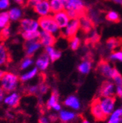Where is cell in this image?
<instances>
[{"instance_id": "83f0119b", "label": "cell", "mask_w": 122, "mask_h": 123, "mask_svg": "<svg viewBox=\"0 0 122 123\" xmlns=\"http://www.w3.org/2000/svg\"><path fill=\"white\" fill-rule=\"evenodd\" d=\"M75 117H76V115L75 113L68 111L63 110V111H61L59 113V119L63 122H70V121L74 119L75 118Z\"/></svg>"}, {"instance_id": "e575fe53", "label": "cell", "mask_w": 122, "mask_h": 123, "mask_svg": "<svg viewBox=\"0 0 122 123\" xmlns=\"http://www.w3.org/2000/svg\"><path fill=\"white\" fill-rule=\"evenodd\" d=\"M34 62V61L32 59V57H29V56H26L24 59H23V61L21 62V70H25L28 68H29L31 66Z\"/></svg>"}, {"instance_id": "ee69618b", "label": "cell", "mask_w": 122, "mask_h": 123, "mask_svg": "<svg viewBox=\"0 0 122 123\" xmlns=\"http://www.w3.org/2000/svg\"><path fill=\"white\" fill-rule=\"evenodd\" d=\"M49 119H50L51 122H56V121L58 119V117H57V116L55 115V114H51V115L49 116Z\"/></svg>"}, {"instance_id": "bcb514c9", "label": "cell", "mask_w": 122, "mask_h": 123, "mask_svg": "<svg viewBox=\"0 0 122 123\" xmlns=\"http://www.w3.org/2000/svg\"><path fill=\"white\" fill-rule=\"evenodd\" d=\"M53 109L55 110V111H60L61 110V105L59 103H57L56 105H55L53 106Z\"/></svg>"}, {"instance_id": "7a4b0ae2", "label": "cell", "mask_w": 122, "mask_h": 123, "mask_svg": "<svg viewBox=\"0 0 122 123\" xmlns=\"http://www.w3.org/2000/svg\"><path fill=\"white\" fill-rule=\"evenodd\" d=\"M18 81L19 79L16 74L10 72H5L0 81L2 85L1 87L7 93H12V92L16 89Z\"/></svg>"}, {"instance_id": "b9f144b4", "label": "cell", "mask_w": 122, "mask_h": 123, "mask_svg": "<svg viewBox=\"0 0 122 123\" xmlns=\"http://www.w3.org/2000/svg\"><path fill=\"white\" fill-rule=\"evenodd\" d=\"M5 92L4 89L2 87H0V103H2L5 99Z\"/></svg>"}, {"instance_id": "6da1fadb", "label": "cell", "mask_w": 122, "mask_h": 123, "mask_svg": "<svg viewBox=\"0 0 122 123\" xmlns=\"http://www.w3.org/2000/svg\"><path fill=\"white\" fill-rule=\"evenodd\" d=\"M38 23L41 31L49 32L55 36L59 35L61 32V29L54 21L52 15L45 17H40L38 19Z\"/></svg>"}, {"instance_id": "60d3db41", "label": "cell", "mask_w": 122, "mask_h": 123, "mask_svg": "<svg viewBox=\"0 0 122 123\" xmlns=\"http://www.w3.org/2000/svg\"><path fill=\"white\" fill-rule=\"evenodd\" d=\"M116 95L118 98L122 99V87L117 86L116 88Z\"/></svg>"}, {"instance_id": "7dc6e473", "label": "cell", "mask_w": 122, "mask_h": 123, "mask_svg": "<svg viewBox=\"0 0 122 123\" xmlns=\"http://www.w3.org/2000/svg\"><path fill=\"white\" fill-rule=\"evenodd\" d=\"M111 1L116 4H118V5H120L122 6V0H111Z\"/></svg>"}, {"instance_id": "f907efd6", "label": "cell", "mask_w": 122, "mask_h": 123, "mask_svg": "<svg viewBox=\"0 0 122 123\" xmlns=\"http://www.w3.org/2000/svg\"><path fill=\"white\" fill-rule=\"evenodd\" d=\"M0 30H1V28H0Z\"/></svg>"}, {"instance_id": "4fadbf2b", "label": "cell", "mask_w": 122, "mask_h": 123, "mask_svg": "<svg viewBox=\"0 0 122 123\" xmlns=\"http://www.w3.org/2000/svg\"><path fill=\"white\" fill-rule=\"evenodd\" d=\"M114 89H115V86L112 82L109 81H105L102 82V84L100 86V89H99L100 96L102 98L114 97Z\"/></svg>"}, {"instance_id": "277c9868", "label": "cell", "mask_w": 122, "mask_h": 123, "mask_svg": "<svg viewBox=\"0 0 122 123\" xmlns=\"http://www.w3.org/2000/svg\"><path fill=\"white\" fill-rule=\"evenodd\" d=\"M63 32L62 34L68 40L76 36L78 31L80 30V21L78 18L71 19L67 26L62 29Z\"/></svg>"}, {"instance_id": "52a82bcc", "label": "cell", "mask_w": 122, "mask_h": 123, "mask_svg": "<svg viewBox=\"0 0 122 123\" xmlns=\"http://www.w3.org/2000/svg\"><path fill=\"white\" fill-rule=\"evenodd\" d=\"M33 10L40 17H45L52 15L49 0H42L33 7Z\"/></svg>"}, {"instance_id": "cb8c5ba5", "label": "cell", "mask_w": 122, "mask_h": 123, "mask_svg": "<svg viewBox=\"0 0 122 123\" xmlns=\"http://www.w3.org/2000/svg\"><path fill=\"white\" fill-rule=\"evenodd\" d=\"M21 35L25 41H30L39 40L40 35V31H33V32H21Z\"/></svg>"}, {"instance_id": "d6a6232c", "label": "cell", "mask_w": 122, "mask_h": 123, "mask_svg": "<svg viewBox=\"0 0 122 123\" xmlns=\"http://www.w3.org/2000/svg\"><path fill=\"white\" fill-rule=\"evenodd\" d=\"M115 81V84H116V86H121L122 87V75L120 74V73L118 71L116 68H115L113 75V79Z\"/></svg>"}, {"instance_id": "f546056e", "label": "cell", "mask_w": 122, "mask_h": 123, "mask_svg": "<svg viewBox=\"0 0 122 123\" xmlns=\"http://www.w3.org/2000/svg\"><path fill=\"white\" fill-rule=\"evenodd\" d=\"M105 19L110 22L118 23L120 21V16H119V14L117 12L114 10H110L106 13Z\"/></svg>"}, {"instance_id": "30bf717a", "label": "cell", "mask_w": 122, "mask_h": 123, "mask_svg": "<svg viewBox=\"0 0 122 123\" xmlns=\"http://www.w3.org/2000/svg\"><path fill=\"white\" fill-rule=\"evenodd\" d=\"M97 69L101 75L108 79H113L115 68H113L108 61L101 59L98 64Z\"/></svg>"}, {"instance_id": "ac0fdd59", "label": "cell", "mask_w": 122, "mask_h": 123, "mask_svg": "<svg viewBox=\"0 0 122 123\" xmlns=\"http://www.w3.org/2000/svg\"><path fill=\"white\" fill-rule=\"evenodd\" d=\"M8 14L12 21H18L22 18L23 16V11L18 7H13L10 8L8 11Z\"/></svg>"}, {"instance_id": "f1b7e54d", "label": "cell", "mask_w": 122, "mask_h": 123, "mask_svg": "<svg viewBox=\"0 0 122 123\" xmlns=\"http://www.w3.org/2000/svg\"><path fill=\"white\" fill-rule=\"evenodd\" d=\"M37 72H38V69L37 68V67H35L33 69H32L31 70H29V72L23 74L20 77V80L22 82H26L30 79H33L35 76H36V75L37 74Z\"/></svg>"}, {"instance_id": "d6986e66", "label": "cell", "mask_w": 122, "mask_h": 123, "mask_svg": "<svg viewBox=\"0 0 122 123\" xmlns=\"http://www.w3.org/2000/svg\"><path fill=\"white\" fill-rule=\"evenodd\" d=\"M45 52L48 54V56L50 58V60L52 62H54L55 61L58 60L62 56V51L56 50L53 48V46H48V47H45Z\"/></svg>"}, {"instance_id": "836d02e7", "label": "cell", "mask_w": 122, "mask_h": 123, "mask_svg": "<svg viewBox=\"0 0 122 123\" xmlns=\"http://www.w3.org/2000/svg\"><path fill=\"white\" fill-rule=\"evenodd\" d=\"M11 32L10 29V26L5 27L0 30V40H6L10 36Z\"/></svg>"}, {"instance_id": "74e56055", "label": "cell", "mask_w": 122, "mask_h": 123, "mask_svg": "<svg viewBox=\"0 0 122 123\" xmlns=\"http://www.w3.org/2000/svg\"><path fill=\"white\" fill-rule=\"evenodd\" d=\"M10 5V0H0V12L5 11Z\"/></svg>"}, {"instance_id": "1f68e13d", "label": "cell", "mask_w": 122, "mask_h": 123, "mask_svg": "<svg viewBox=\"0 0 122 123\" xmlns=\"http://www.w3.org/2000/svg\"><path fill=\"white\" fill-rule=\"evenodd\" d=\"M69 41H70V47L72 51H77L79 49L81 43V40L78 37L75 36L71 38L70 40H69Z\"/></svg>"}, {"instance_id": "f6af8a7d", "label": "cell", "mask_w": 122, "mask_h": 123, "mask_svg": "<svg viewBox=\"0 0 122 123\" xmlns=\"http://www.w3.org/2000/svg\"><path fill=\"white\" fill-rule=\"evenodd\" d=\"M15 2H16L19 5H26V0H14Z\"/></svg>"}, {"instance_id": "8d00e7d4", "label": "cell", "mask_w": 122, "mask_h": 123, "mask_svg": "<svg viewBox=\"0 0 122 123\" xmlns=\"http://www.w3.org/2000/svg\"><path fill=\"white\" fill-rule=\"evenodd\" d=\"M27 93L29 95H35L37 94L39 92V85H35V86H29L26 89Z\"/></svg>"}, {"instance_id": "d4e9b609", "label": "cell", "mask_w": 122, "mask_h": 123, "mask_svg": "<svg viewBox=\"0 0 122 123\" xmlns=\"http://www.w3.org/2000/svg\"><path fill=\"white\" fill-rule=\"evenodd\" d=\"M91 66H92V62H91V60L85 59L78 65V70L81 73L86 75L90 72L91 69Z\"/></svg>"}, {"instance_id": "f35d334b", "label": "cell", "mask_w": 122, "mask_h": 123, "mask_svg": "<svg viewBox=\"0 0 122 123\" xmlns=\"http://www.w3.org/2000/svg\"><path fill=\"white\" fill-rule=\"evenodd\" d=\"M48 90V86L45 84H42L39 85V92L42 94H45L47 93V92Z\"/></svg>"}, {"instance_id": "4dcf8cb0", "label": "cell", "mask_w": 122, "mask_h": 123, "mask_svg": "<svg viewBox=\"0 0 122 123\" xmlns=\"http://www.w3.org/2000/svg\"><path fill=\"white\" fill-rule=\"evenodd\" d=\"M89 34H90V36L86 40V41H88L86 43H88V44L91 43V44H92V45H94L95 43L99 42V40L100 39V35H99V34L97 32L96 30L93 29Z\"/></svg>"}, {"instance_id": "2e32d148", "label": "cell", "mask_w": 122, "mask_h": 123, "mask_svg": "<svg viewBox=\"0 0 122 123\" xmlns=\"http://www.w3.org/2000/svg\"><path fill=\"white\" fill-rule=\"evenodd\" d=\"M10 61V54L7 48L2 43H0V68L7 65Z\"/></svg>"}, {"instance_id": "ffe728a7", "label": "cell", "mask_w": 122, "mask_h": 123, "mask_svg": "<svg viewBox=\"0 0 122 123\" xmlns=\"http://www.w3.org/2000/svg\"><path fill=\"white\" fill-rule=\"evenodd\" d=\"M64 104L68 107L72 108V109L75 110H79L81 108V103L79 100L78 99L77 97H75L74 95H70L67 97L65 99Z\"/></svg>"}, {"instance_id": "c3c4849f", "label": "cell", "mask_w": 122, "mask_h": 123, "mask_svg": "<svg viewBox=\"0 0 122 123\" xmlns=\"http://www.w3.org/2000/svg\"><path fill=\"white\" fill-rule=\"evenodd\" d=\"M5 73V71H3V70H0V81H1L2 78L3 77V75H4Z\"/></svg>"}, {"instance_id": "681fc988", "label": "cell", "mask_w": 122, "mask_h": 123, "mask_svg": "<svg viewBox=\"0 0 122 123\" xmlns=\"http://www.w3.org/2000/svg\"><path fill=\"white\" fill-rule=\"evenodd\" d=\"M81 123H90L88 120H86V119H83V121H82V122Z\"/></svg>"}, {"instance_id": "7c38bea8", "label": "cell", "mask_w": 122, "mask_h": 123, "mask_svg": "<svg viewBox=\"0 0 122 123\" xmlns=\"http://www.w3.org/2000/svg\"><path fill=\"white\" fill-rule=\"evenodd\" d=\"M57 38L55 35L45 32V31H40V35L39 37V41L41 45L44 47H48V46H53L56 43Z\"/></svg>"}, {"instance_id": "44dd1931", "label": "cell", "mask_w": 122, "mask_h": 123, "mask_svg": "<svg viewBox=\"0 0 122 123\" xmlns=\"http://www.w3.org/2000/svg\"><path fill=\"white\" fill-rule=\"evenodd\" d=\"M122 46V38L110 37L106 40V47L110 51H113Z\"/></svg>"}, {"instance_id": "ba28073f", "label": "cell", "mask_w": 122, "mask_h": 123, "mask_svg": "<svg viewBox=\"0 0 122 123\" xmlns=\"http://www.w3.org/2000/svg\"><path fill=\"white\" fill-rule=\"evenodd\" d=\"M52 15H53L54 21H56V24L58 25V26L59 27L61 30L64 29L71 20L70 18L69 17L67 12L64 10L60 12H56V13H53L52 14Z\"/></svg>"}, {"instance_id": "7402d4cb", "label": "cell", "mask_w": 122, "mask_h": 123, "mask_svg": "<svg viewBox=\"0 0 122 123\" xmlns=\"http://www.w3.org/2000/svg\"><path fill=\"white\" fill-rule=\"evenodd\" d=\"M52 14L64 10V0H49Z\"/></svg>"}, {"instance_id": "e0dca14e", "label": "cell", "mask_w": 122, "mask_h": 123, "mask_svg": "<svg viewBox=\"0 0 122 123\" xmlns=\"http://www.w3.org/2000/svg\"><path fill=\"white\" fill-rule=\"evenodd\" d=\"M20 99L21 97L18 93L12 92V93H11L4 99V102L5 104L8 105L9 106H11L12 108H16L19 105Z\"/></svg>"}, {"instance_id": "484cf974", "label": "cell", "mask_w": 122, "mask_h": 123, "mask_svg": "<svg viewBox=\"0 0 122 123\" xmlns=\"http://www.w3.org/2000/svg\"><path fill=\"white\" fill-rule=\"evenodd\" d=\"M58 98H59V95H58V92L56 89L53 90L51 97L49 98L48 102H47V108L48 109H53V106L58 103Z\"/></svg>"}, {"instance_id": "8992f818", "label": "cell", "mask_w": 122, "mask_h": 123, "mask_svg": "<svg viewBox=\"0 0 122 123\" xmlns=\"http://www.w3.org/2000/svg\"><path fill=\"white\" fill-rule=\"evenodd\" d=\"M91 112L93 115L94 118L97 122H103L105 121L108 117L105 116L103 113L102 108L100 105V99L95 98L92 100L91 104Z\"/></svg>"}, {"instance_id": "9c48e42d", "label": "cell", "mask_w": 122, "mask_h": 123, "mask_svg": "<svg viewBox=\"0 0 122 123\" xmlns=\"http://www.w3.org/2000/svg\"><path fill=\"white\" fill-rule=\"evenodd\" d=\"M116 103L115 97L110 98H103V99L100 100V105L102 110L105 116L109 117L113 111Z\"/></svg>"}, {"instance_id": "5bb4252c", "label": "cell", "mask_w": 122, "mask_h": 123, "mask_svg": "<svg viewBox=\"0 0 122 123\" xmlns=\"http://www.w3.org/2000/svg\"><path fill=\"white\" fill-rule=\"evenodd\" d=\"M80 29H81L85 34H89L94 28V24L92 22L86 15H84L83 16L80 17Z\"/></svg>"}, {"instance_id": "9a60e30c", "label": "cell", "mask_w": 122, "mask_h": 123, "mask_svg": "<svg viewBox=\"0 0 122 123\" xmlns=\"http://www.w3.org/2000/svg\"><path fill=\"white\" fill-rule=\"evenodd\" d=\"M50 62L51 60L48 54L45 52H43L36 60V67L38 70L44 71L48 68Z\"/></svg>"}, {"instance_id": "8fae6325", "label": "cell", "mask_w": 122, "mask_h": 123, "mask_svg": "<svg viewBox=\"0 0 122 123\" xmlns=\"http://www.w3.org/2000/svg\"><path fill=\"white\" fill-rule=\"evenodd\" d=\"M41 46L42 45L39 40L25 41L23 45V49L26 56L32 57L41 48Z\"/></svg>"}, {"instance_id": "603a6c76", "label": "cell", "mask_w": 122, "mask_h": 123, "mask_svg": "<svg viewBox=\"0 0 122 123\" xmlns=\"http://www.w3.org/2000/svg\"><path fill=\"white\" fill-rule=\"evenodd\" d=\"M87 16L92 21V22L95 24H98L100 22V15L99 13V12L94 9V8H87L86 10V14Z\"/></svg>"}, {"instance_id": "3957f363", "label": "cell", "mask_w": 122, "mask_h": 123, "mask_svg": "<svg viewBox=\"0 0 122 123\" xmlns=\"http://www.w3.org/2000/svg\"><path fill=\"white\" fill-rule=\"evenodd\" d=\"M64 10L67 12H75L78 13L79 18L86 14L87 8L83 0H64Z\"/></svg>"}, {"instance_id": "d590c367", "label": "cell", "mask_w": 122, "mask_h": 123, "mask_svg": "<svg viewBox=\"0 0 122 123\" xmlns=\"http://www.w3.org/2000/svg\"><path fill=\"white\" fill-rule=\"evenodd\" d=\"M110 59L111 61L122 62V51H114L110 55Z\"/></svg>"}, {"instance_id": "4316f807", "label": "cell", "mask_w": 122, "mask_h": 123, "mask_svg": "<svg viewBox=\"0 0 122 123\" xmlns=\"http://www.w3.org/2000/svg\"><path fill=\"white\" fill-rule=\"evenodd\" d=\"M10 22V18L7 11L0 12V28L3 29L5 27L9 26Z\"/></svg>"}, {"instance_id": "ab89813d", "label": "cell", "mask_w": 122, "mask_h": 123, "mask_svg": "<svg viewBox=\"0 0 122 123\" xmlns=\"http://www.w3.org/2000/svg\"><path fill=\"white\" fill-rule=\"evenodd\" d=\"M41 1H42V0H26V5L33 8L36 5H37Z\"/></svg>"}, {"instance_id": "5b68a950", "label": "cell", "mask_w": 122, "mask_h": 123, "mask_svg": "<svg viewBox=\"0 0 122 123\" xmlns=\"http://www.w3.org/2000/svg\"><path fill=\"white\" fill-rule=\"evenodd\" d=\"M19 29L21 32H33V31H37L40 29L38 20H35L33 18H23L20 20L19 23Z\"/></svg>"}, {"instance_id": "7bdbcfd3", "label": "cell", "mask_w": 122, "mask_h": 123, "mask_svg": "<svg viewBox=\"0 0 122 123\" xmlns=\"http://www.w3.org/2000/svg\"><path fill=\"white\" fill-rule=\"evenodd\" d=\"M38 123H49V122H48V119L46 117H40L39 119Z\"/></svg>"}]
</instances>
